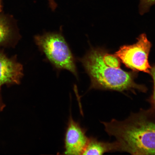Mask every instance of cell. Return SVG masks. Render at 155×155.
<instances>
[{
	"instance_id": "obj_1",
	"label": "cell",
	"mask_w": 155,
	"mask_h": 155,
	"mask_svg": "<svg viewBox=\"0 0 155 155\" xmlns=\"http://www.w3.org/2000/svg\"><path fill=\"white\" fill-rule=\"evenodd\" d=\"M79 60L90 78L91 88L120 92L146 90L145 86L135 82V71H124L119 58L104 48H92Z\"/></svg>"
},
{
	"instance_id": "obj_2",
	"label": "cell",
	"mask_w": 155,
	"mask_h": 155,
	"mask_svg": "<svg viewBox=\"0 0 155 155\" xmlns=\"http://www.w3.org/2000/svg\"><path fill=\"white\" fill-rule=\"evenodd\" d=\"M150 111L133 114L124 121L103 122L108 135L116 139L117 150L135 155H155V121Z\"/></svg>"
},
{
	"instance_id": "obj_3",
	"label": "cell",
	"mask_w": 155,
	"mask_h": 155,
	"mask_svg": "<svg viewBox=\"0 0 155 155\" xmlns=\"http://www.w3.org/2000/svg\"><path fill=\"white\" fill-rule=\"evenodd\" d=\"M35 41L56 68L67 70L78 77L74 58L62 35L46 33L35 36Z\"/></svg>"
},
{
	"instance_id": "obj_4",
	"label": "cell",
	"mask_w": 155,
	"mask_h": 155,
	"mask_svg": "<svg viewBox=\"0 0 155 155\" xmlns=\"http://www.w3.org/2000/svg\"><path fill=\"white\" fill-rule=\"evenodd\" d=\"M137 40L134 44L121 46L115 55L129 68L150 74L148 57L152 44L145 34L140 35Z\"/></svg>"
},
{
	"instance_id": "obj_5",
	"label": "cell",
	"mask_w": 155,
	"mask_h": 155,
	"mask_svg": "<svg viewBox=\"0 0 155 155\" xmlns=\"http://www.w3.org/2000/svg\"><path fill=\"white\" fill-rule=\"evenodd\" d=\"M89 139L85 130L71 116L65 133L64 154L83 155Z\"/></svg>"
},
{
	"instance_id": "obj_6",
	"label": "cell",
	"mask_w": 155,
	"mask_h": 155,
	"mask_svg": "<svg viewBox=\"0 0 155 155\" xmlns=\"http://www.w3.org/2000/svg\"><path fill=\"white\" fill-rule=\"evenodd\" d=\"M23 75V66L17 58H8L0 50V88L5 85L19 84Z\"/></svg>"
},
{
	"instance_id": "obj_7",
	"label": "cell",
	"mask_w": 155,
	"mask_h": 155,
	"mask_svg": "<svg viewBox=\"0 0 155 155\" xmlns=\"http://www.w3.org/2000/svg\"><path fill=\"white\" fill-rule=\"evenodd\" d=\"M18 36L10 19L0 15V46L11 45L18 40Z\"/></svg>"
},
{
	"instance_id": "obj_8",
	"label": "cell",
	"mask_w": 155,
	"mask_h": 155,
	"mask_svg": "<svg viewBox=\"0 0 155 155\" xmlns=\"http://www.w3.org/2000/svg\"><path fill=\"white\" fill-rule=\"evenodd\" d=\"M116 150L117 148L115 142L104 143L94 138H89L83 155H102L104 153Z\"/></svg>"
},
{
	"instance_id": "obj_9",
	"label": "cell",
	"mask_w": 155,
	"mask_h": 155,
	"mask_svg": "<svg viewBox=\"0 0 155 155\" xmlns=\"http://www.w3.org/2000/svg\"><path fill=\"white\" fill-rule=\"evenodd\" d=\"M155 5V0H140L139 10L140 14L143 15L150 11V8Z\"/></svg>"
},
{
	"instance_id": "obj_10",
	"label": "cell",
	"mask_w": 155,
	"mask_h": 155,
	"mask_svg": "<svg viewBox=\"0 0 155 155\" xmlns=\"http://www.w3.org/2000/svg\"><path fill=\"white\" fill-rule=\"evenodd\" d=\"M150 74L152 76L153 82V91L152 97L150 99L151 103L152 106V111L155 113V64L151 67L150 70Z\"/></svg>"
},
{
	"instance_id": "obj_11",
	"label": "cell",
	"mask_w": 155,
	"mask_h": 155,
	"mask_svg": "<svg viewBox=\"0 0 155 155\" xmlns=\"http://www.w3.org/2000/svg\"><path fill=\"white\" fill-rule=\"evenodd\" d=\"M48 1L50 8L53 11L55 10L56 8L57 7V5L55 1H54V0H48Z\"/></svg>"
},
{
	"instance_id": "obj_12",
	"label": "cell",
	"mask_w": 155,
	"mask_h": 155,
	"mask_svg": "<svg viewBox=\"0 0 155 155\" xmlns=\"http://www.w3.org/2000/svg\"><path fill=\"white\" fill-rule=\"evenodd\" d=\"M0 89H1V88H0ZM5 107V105L3 103L2 100L1 92H0V112L2 111Z\"/></svg>"
},
{
	"instance_id": "obj_13",
	"label": "cell",
	"mask_w": 155,
	"mask_h": 155,
	"mask_svg": "<svg viewBox=\"0 0 155 155\" xmlns=\"http://www.w3.org/2000/svg\"><path fill=\"white\" fill-rule=\"evenodd\" d=\"M2 0H0V9H2Z\"/></svg>"
},
{
	"instance_id": "obj_14",
	"label": "cell",
	"mask_w": 155,
	"mask_h": 155,
	"mask_svg": "<svg viewBox=\"0 0 155 155\" xmlns=\"http://www.w3.org/2000/svg\"><path fill=\"white\" fill-rule=\"evenodd\" d=\"M2 11V9H0V12Z\"/></svg>"
}]
</instances>
